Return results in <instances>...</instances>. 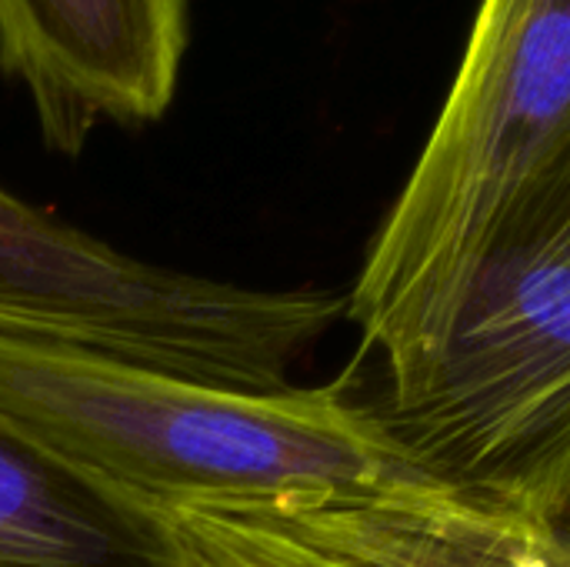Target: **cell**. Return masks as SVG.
<instances>
[{"mask_svg":"<svg viewBox=\"0 0 570 567\" xmlns=\"http://www.w3.org/2000/svg\"><path fill=\"white\" fill-rule=\"evenodd\" d=\"M384 414L441 485L570 525V177L491 244Z\"/></svg>","mask_w":570,"mask_h":567,"instance_id":"obj_3","label":"cell"},{"mask_svg":"<svg viewBox=\"0 0 570 567\" xmlns=\"http://www.w3.org/2000/svg\"><path fill=\"white\" fill-rule=\"evenodd\" d=\"M190 50V0H0V74L33 104L43 144L157 124Z\"/></svg>","mask_w":570,"mask_h":567,"instance_id":"obj_5","label":"cell"},{"mask_svg":"<svg viewBox=\"0 0 570 567\" xmlns=\"http://www.w3.org/2000/svg\"><path fill=\"white\" fill-rule=\"evenodd\" d=\"M570 177V0H481L347 311L391 378L448 331L491 244Z\"/></svg>","mask_w":570,"mask_h":567,"instance_id":"obj_2","label":"cell"},{"mask_svg":"<svg viewBox=\"0 0 570 567\" xmlns=\"http://www.w3.org/2000/svg\"><path fill=\"white\" fill-rule=\"evenodd\" d=\"M0 567H184L164 511L67 468L0 418Z\"/></svg>","mask_w":570,"mask_h":567,"instance_id":"obj_6","label":"cell"},{"mask_svg":"<svg viewBox=\"0 0 570 567\" xmlns=\"http://www.w3.org/2000/svg\"><path fill=\"white\" fill-rule=\"evenodd\" d=\"M341 311L324 291H254L144 264L0 190V334L267 394L294 388V364Z\"/></svg>","mask_w":570,"mask_h":567,"instance_id":"obj_4","label":"cell"},{"mask_svg":"<svg viewBox=\"0 0 570 567\" xmlns=\"http://www.w3.org/2000/svg\"><path fill=\"white\" fill-rule=\"evenodd\" d=\"M0 418L164 515L284 518L438 481L344 384L237 391L40 338L0 334Z\"/></svg>","mask_w":570,"mask_h":567,"instance_id":"obj_1","label":"cell"},{"mask_svg":"<svg viewBox=\"0 0 570 567\" xmlns=\"http://www.w3.org/2000/svg\"><path fill=\"white\" fill-rule=\"evenodd\" d=\"M184 567H371L307 541L287 528L210 515V511H167Z\"/></svg>","mask_w":570,"mask_h":567,"instance_id":"obj_7","label":"cell"}]
</instances>
